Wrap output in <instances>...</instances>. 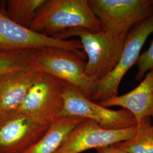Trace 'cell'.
I'll return each instance as SVG.
<instances>
[{
	"label": "cell",
	"mask_w": 153,
	"mask_h": 153,
	"mask_svg": "<svg viewBox=\"0 0 153 153\" xmlns=\"http://www.w3.org/2000/svg\"><path fill=\"white\" fill-rule=\"evenodd\" d=\"M86 120L71 116L59 117L50 124L44 136L25 153H55L73 130Z\"/></svg>",
	"instance_id": "obj_13"
},
{
	"label": "cell",
	"mask_w": 153,
	"mask_h": 153,
	"mask_svg": "<svg viewBox=\"0 0 153 153\" xmlns=\"http://www.w3.org/2000/svg\"><path fill=\"white\" fill-rule=\"evenodd\" d=\"M152 119H144L137 124V131L131 140L116 143L128 153H153Z\"/></svg>",
	"instance_id": "obj_14"
},
{
	"label": "cell",
	"mask_w": 153,
	"mask_h": 153,
	"mask_svg": "<svg viewBox=\"0 0 153 153\" xmlns=\"http://www.w3.org/2000/svg\"><path fill=\"white\" fill-rule=\"evenodd\" d=\"M153 33V15L138 22L127 33L120 58L114 69L99 80L91 100L96 103L107 100L118 95L123 78L137 63L148 37Z\"/></svg>",
	"instance_id": "obj_4"
},
{
	"label": "cell",
	"mask_w": 153,
	"mask_h": 153,
	"mask_svg": "<svg viewBox=\"0 0 153 153\" xmlns=\"http://www.w3.org/2000/svg\"><path fill=\"white\" fill-rule=\"evenodd\" d=\"M96 150L97 153H128L116 144L104 148H99Z\"/></svg>",
	"instance_id": "obj_18"
},
{
	"label": "cell",
	"mask_w": 153,
	"mask_h": 153,
	"mask_svg": "<svg viewBox=\"0 0 153 153\" xmlns=\"http://www.w3.org/2000/svg\"><path fill=\"white\" fill-rule=\"evenodd\" d=\"M33 50L0 51V74L33 66Z\"/></svg>",
	"instance_id": "obj_16"
},
{
	"label": "cell",
	"mask_w": 153,
	"mask_h": 153,
	"mask_svg": "<svg viewBox=\"0 0 153 153\" xmlns=\"http://www.w3.org/2000/svg\"><path fill=\"white\" fill-rule=\"evenodd\" d=\"M63 98L64 107L61 117H76L94 121L107 129H121L137 126L134 117L128 111L104 107L67 83L64 86Z\"/></svg>",
	"instance_id": "obj_6"
},
{
	"label": "cell",
	"mask_w": 153,
	"mask_h": 153,
	"mask_svg": "<svg viewBox=\"0 0 153 153\" xmlns=\"http://www.w3.org/2000/svg\"><path fill=\"white\" fill-rule=\"evenodd\" d=\"M104 107L117 106L130 112L137 123L153 119V69L148 71L140 84L131 91L99 103Z\"/></svg>",
	"instance_id": "obj_12"
},
{
	"label": "cell",
	"mask_w": 153,
	"mask_h": 153,
	"mask_svg": "<svg viewBox=\"0 0 153 153\" xmlns=\"http://www.w3.org/2000/svg\"><path fill=\"white\" fill-rule=\"evenodd\" d=\"M49 126L39 123L17 109L0 113V153H26Z\"/></svg>",
	"instance_id": "obj_9"
},
{
	"label": "cell",
	"mask_w": 153,
	"mask_h": 153,
	"mask_svg": "<svg viewBox=\"0 0 153 153\" xmlns=\"http://www.w3.org/2000/svg\"><path fill=\"white\" fill-rule=\"evenodd\" d=\"M102 29L127 33L138 22L153 15V0H88Z\"/></svg>",
	"instance_id": "obj_8"
},
{
	"label": "cell",
	"mask_w": 153,
	"mask_h": 153,
	"mask_svg": "<svg viewBox=\"0 0 153 153\" xmlns=\"http://www.w3.org/2000/svg\"><path fill=\"white\" fill-rule=\"evenodd\" d=\"M42 73L33 65L0 74V113L18 109Z\"/></svg>",
	"instance_id": "obj_11"
},
{
	"label": "cell",
	"mask_w": 153,
	"mask_h": 153,
	"mask_svg": "<svg viewBox=\"0 0 153 153\" xmlns=\"http://www.w3.org/2000/svg\"><path fill=\"white\" fill-rule=\"evenodd\" d=\"M136 126L121 129H107L94 121L86 120L73 130L55 153H81L89 149H97L128 141L135 136Z\"/></svg>",
	"instance_id": "obj_10"
},
{
	"label": "cell",
	"mask_w": 153,
	"mask_h": 153,
	"mask_svg": "<svg viewBox=\"0 0 153 153\" xmlns=\"http://www.w3.org/2000/svg\"><path fill=\"white\" fill-rule=\"evenodd\" d=\"M45 0H9L5 5L7 15L16 23L30 28L39 8Z\"/></svg>",
	"instance_id": "obj_15"
},
{
	"label": "cell",
	"mask_w": 153,
	"mask_h": 153,
	"mask_svg": "<svg viewBox=\"0 0 153 153\" xmlns=\"http://www.w3.org/2000/svg\"><path fill=\"white\" fill-rule=\"evenodd\" d=\"M127 33H117L105 29L92 32L83 28H73L57 33L53 38L68 40L76 36L79 39L87 59L85 73L99 81L117 65Z\"/></svg>",
	"instance_id": "obj_2"
},
{
	"label": "cell",
	"mask_w": 153,
	"mask_h": 153,
	"mask_svg": "<svg viewBox=\"0 0 153 153\" xmlns=\"http://www.w3.org/2000/svg\"><path fill=\"white\" fill-rule=\"evenodd\" d=\"M45 47L69 49L86 57L79 40H60L22 26L9 17L5 5L0 3V51L33 50Z\"/></svg>",
	"instance_id": "obj_7"
},
{
	"label": "cell",
	"mask_w": 153,
	"mask_h": 153,
	"mask_svg": "<svg viewBox=\"0 0 153 153\" xmlns=\"http://www.w3.org/2000/svg\"><path fill=\"white\" fill-rule=\"evenodd\" d=\"M65 83L43 72L30 88L17 110L39 123L50 125L61 117L64 107L63 92Z\"/></svg>",
	"instance_id": "obj_5"
},
{
	"label": "cell",
	"mask_w": 153,
	"mask_h": 153,
	"mask_svg": "<svg viewBox=\"0 0 153 153\" xmlns=\"http://www.w3.org/2000/svg\"><path fill=\"white\" fill-rule=\"evenodd\" d=\"M33 65L76 88L90 100L96 92L98 81L85 73L86 58L69 49L45 47L34 49Z\"/></svg>",
	"instance_id": "obj_3"
},
{
	"label": "cell",
	"mask_w": 153,
	"mask_h": 153,
	"mask_svg": "<svg viewBox=\"0 0 153 153\" xmlns=\"http://www.w3.org/2000/svg\"><path fill=\"white\" fill-rule=\"evenodd\" d=\"M136 64L138 69L136 79L140 81L148 71L153 69V41L149 48L140 55Z\"/></svg>",
	"instance_id": "obj_17"
},
{
	"label": "cell",
	"mask_w": 153,
	"mask_h": 153,
	"mask_svg": "<svg viewBox=\"0 0 153 153\" xmlns=\"http://www.w3.org/2000/svg\"><path fill=\"white\" fill-rule=\"evenodd\" d=\"M30 28L51 37L73 28L92 32L102 30L88 0H45L36 11Z\"/></svg>",
	"instance_id": "obj_1"
}]
</instances>
